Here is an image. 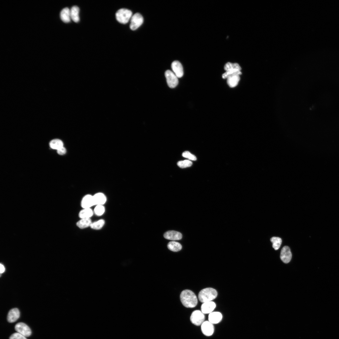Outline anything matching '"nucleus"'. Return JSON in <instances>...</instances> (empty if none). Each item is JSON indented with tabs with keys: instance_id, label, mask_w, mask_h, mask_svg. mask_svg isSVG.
<instances>
[{
	"instance_id": "obj_1",
	"label": "nucleus",
	"mask_w": 339,
	"mask_h": 339,
	"mask_svg": "<svg viewBox=\"0 0 339 339\" xmlns=\"http://www.w3.org/2000/svg\"><path fill=\"white\" fill-rule=\"evenodd\" d=\"M180 298L182 304L187 308H193L196 306L198 303L197 298L191 291L185 289L181 292Z\"/></svg>"
},
{
	"instance_id": "obj_2",
	"label": "nucleus",
	"mask_w": 339,
	"mask_h": 339,
	"mask_svg": "<svg viewBox=\"0 0 339 339\" xmlns=\"http://www.w3.org/2000/svg\"><path fill=\"white\" fill-rule=\"evenodd\" d=\"M218 293L214 289L207 288L202 289L198 295L199 301L202 303L212 301L217 297Z\"/></svg>"
},
{
	"instance_id": "obj_3",
	"label": "nucleus",
	"mask_w": 339,
	"mask_h": 339,
	"mask_svg": "<svg viewBox=\"0 0 339 339\" xmlns=\"http://www.w3.org/2000/svg\"><path fill=\"white\" fill-rule=\"evenodd\" d=\"M132 12L130 10L124 8L119 9L116 13V17L117 20L122 24L127 23L132 16Z\"/></svg>"
},
{
	"instance_id": "obj_4",
	"label": "nucleus",
	"mask_w": 339,
	"mask_h": 339,
	"mask_svg": "<svg viewBox=\"0 0 339 339\" xmlns=\"http://www.w3.org/2000/svg\"><path fill=\"white\" fill-rule=\"evenodd\" d=\"M190 320L192 324L196 326H201L205 321V316L201 310L194 311L190 316Z\"/></svg>"
},
{
	"instance_id": "obj_5",
	"label": "nucleus",
	"mask_w": 339,
	"mask_h": 339,
	"mask_svg": "<svg viewBox=\"0 0 339 339\" xmlns=\"http://www.w3.org/2000/svg\"><path fill=\"white\" fill-rule=\"evenodd\" d=\"M167 83L170 88L176 87L178 83V78L175 74L170 70H167L165 73Z\"/></svg>"
},
{
	"instance_id": "obj_6",
	"label": "nucleus",
	"mask_w": 339,
	"mask_h": 339,
	"mask_svg": "<svg viewBox=\"0 0 339 339\" xmlns=\"http://www.w3.org/2000/svg\"><path fill=\"white\" fill-rule=\"evenodd\" d=\"M130 20V27L132 30L137 29L142 24L143 21V16L139 13H136L132 15Z\"/></svg>"
},
{
	"instance_id": "obj_7",
	"label": "nucleus",
	"mask_w": 339,
	"mask_h": 339,
	"mask_svg": "<svg viewBox=\"0 0 339 339\" xmlns=\"http://www.w3.org/2000/svg\"><path fill=\"white\" fill-rule=\"evenodd\" d=\"M201 328L203 334L207 336H212L214 332V325L208 320L205 321L201 325Z\"/></svg>"
},
{
	"instance_id": "obj_8",
	"label": "nucleus",
	"mask_w": 339,
	"mask_h": 339,
	"mask_svg": "<svg viewBox=\"0 0 339 339\" xmlns=\"http://www.w3.org/2000/svg\"><path fill=\"white\" fill-rule=\"evenodd\" d=\"M15 330L17 332L25 337L29 336L31 334V331L30 327L25 324L23 322L17 323L15 326Z\"/></svg>"
},
{
	"instance_id": "obj_9",
	"label": "nucleus",
	"mask_w": 339,
	"mask_h": 339,
	"mask_svg": "<svg viewBox=\"0 0 339 339\" xmlns=\"http://www.w3.org/2000/svg\"><path fill=\"white\" fill-rule=\"evenodd\" d=\"M292 253L290 248L287 246H285L282 248L280 255L281 260L285 263H289L292 258Z\"/></svg>"
},
{
	"instance_id": "obj_10",
	"label": "nucleus",
	"mask_w": 339,
	"mask_h": 339,
	"mask_svg": "<svg viewBox=\"0 0 339 339\" xmlns=\"http://www.w3.org/2000/svg\"><path fill=\"white\" fill-rule=\"evenodd\" d=\"M81 205L83 208H90L95 205L93 196L90 194L84 196L81 201Z\"/></svg>"
},
{
	"instance_id": "obj_11",
	"label": "nucleus",
	"mask_w": 339,
	"mask_h": 339,
	"mask_svg": "<svg viewBox=\"0 0 339 339\" xmlns=\"http://www.w3.org/2000/svg\"><path fill=\"white\" fill-rule=\"evenodd\" d=\"M173 72L178 78H180L183 75V70L181 63L178 61L173 62L171 65Z\"/></svg>"
},
{
	"instance_id": "obj_12",
	"label": "nucleus",
	"mask_w": 339,
	"mask_h": 339,
	"mask_svg": "<svg viewBox=\"0 0 339 339\" xmlns=\"http://www.w3.org/2000/svg\"><path fill=\"white\" fill-rule=\"evenodd\" d=\"M216 307L215 303L212 301L203 303L201 309V311L204 314H209L213 312Z\"/></svg>"
},
{
	"instance_id": "obj_13",
	"label": "nucleus",
	"mask_w": 339,
	"mask_h": 339,
	"mask_svg": "<svg viewBox=\"0 0 339 339\" xmlns=\"http://www.w3.org/2000/svg\"><path fill=\"white\" fill-rule=\"evenodd\" d=\"M223 315L219 312L213 311L209 314L208 321L213 324H217L220 323L222 320Z\"/></svg>"
},
{
	"instance_id": "obj_14",
	"label": "nucleus",
	"mask_w": 339,
	"mask_h": 339,
	"mask_svg": "<svg viewBox=\"0 0 339 339\" xmlns=\"http://www.w3.org/2000/svg\"><path fill=\"white\" fill-rule=\"evenodd\" d=\"M164 236L165 238L167 239L176 240L181 239L182 236L181 234L179 232L170 230L164 233Z\"/></svg>"
},
{
	"instance_id": "obj_15",
	"label": "nucleus",
	"mask_w": 339,
	"mask_h": 339,
	"mask_svg": "<svg viewBox=\"0 0 339 339\" xmlns=\"http://www.w3.org/2000/svg\"><path fill=\"white\" fill-rule=\"evenodd\" d=\"M19 316L20 312L19 309L16 308L12 309L8 313L7 320L9 323L14 322L19 319Z\"/></svg>"
},
{
	"instance_id": "obj_16",
	"label": "nucleus",
	"mask_w": 339,
	"mask_h": 339,
	"mask_svg": "<svg viewBox=\"0 0 339 339\" xmlns=\"http://www.w3.org/2000/svg\"><path fill=\"white\" fill-rule=\"evenodd\" d=\"M94 204L97 205H103L106 202L107 198L105 195L103 193L98 192L93 196Z\"/></svg>"
},
{
	"instance_id": "obj_17",
	"label": "nucleus",
	"mask_w": 339,
	"mask_h": 339,
	"mask_svg": "<svg viewBox=\"0 0 339 339\" xmlns=\"http://www.w3.org/2000/svg\"><path fill=\"white\" fill-rule=\"evenodd\" d=\"M60 16L61 20L64 22L66 23L69 22L71 19L70 10L67 7L64 8L60 12Z\"/></svg>"
},
{
	"instance_id": "obj_18",
	"label": "nucleus",
	"mask_w": 339,
	"mask_h": 339,
	"mask_svg": "<svg viewBox=\"0 0 339 339\" xmlns=\"http://www.w3.org/2000/svg\"><path fill=\"white\" fill-rule=\"evenodd\" d=\"M227 83L231 88L236 87L240 80L239 75L234 74L229 76L227 78Z\"/></svg>"
},
{
	"instance_id": "obj_19",
	"label": "nucleus",
	"mask_w": 339,
	"mask_h": 339,
	"mask_svg": "<svg viewBox=\"0 0 339 339\" xmlns=\"http://www.w3.org/2000/svg\"><path fill=\"white\" fill-rule=\"evenodd\" d=\"M70 10L71 19L75 22H78L80 20L79 8L77 6H74Z\"/></svg>"
},
{
	"instance_id": "obj_20",
	"label": "nucleus",
	"mask_w": 339,
	"mask_h": 339,
	"mask_svg": "<svg viewBox=\"0 0 339 339\" xmlns=\"http://www.w3.org/2000/svg\"><path fill=\"white\" fill-rule=\"evenodd\" d=\"M92 223L90 218H81L78 221L76 224L80 229H84L90 227Z\"/></svg>"
},
{
	"instance_id": "obj_21",
	"label": "nucleus",
	"mask_w": 339,
	"mask_h": 339,
	"mask_svg": "<svg viewBox=\"0 0 339 339\" xmlns=\"http://www.w3.org/2000/svg\"><path fill=\"white\" fill-rule=\"evenodd\" d=\"M94 213V211L91 208H83L79 212L78 216L81 219L90 218Z\"/></svg>"
},
{
	"instance_id": "obj_22",
	"label": "nucleus",
	"mask_w": 339,
	"mask_h": 339,
	"mask_svg": "<svg viewBox=\"0 0 339 339\" xmlns=\"http://www.w3.org/2000/svg\"><path fill=\"white\" fill-rule=\"evenodd\" d=\"M167 247L170 250L173 252H178L182 249L181 245L179 242L172 241L170 242L168 244Z\"/></svg>"
},
{
	"instance_id": "obj_23",
	"label": "nucleus",
	"mask_w": 339,
	"mask_h": 339,
	"mask_svg": "<svg viewBox=\"0 0 339 339\" xmlns=\"http://www.w3.org/2000/svg\"><path fill=\"white\" fill-rule=\"evenodd\" d=\"M50 147L52 149L58 150L63 147L62 142L59 139H56L51 141L49 143Z\"/></svg>"
},
{
	"instance_id": "obj_24",
	"label": "nucleus",
	"mask_w": 339,
	"mask_h": 339,
	"mask_svg": "<svg viewBox=\"0 0 339 339\" xmlns=\"http://www.w3.org/2000/svg\"><path fill=\"white\" fill-rule=\"evenodd\" d=\"M105 223V221L104 219H100L96 221L92 222L90 227L94 230H100L104 226Z\"/></svg>"
},
{
	"instance_id": "obj_25",
	"label": "nucleus",
	"mask_w": 339,
	"mask_h": 339,
	"mask_svg": "<svg viewBox=\"0 0 339 339\" xmlns=\"http://www.w3.org/2000/svg\"><path fill=\"white\" fill-rule=\"evenodd\" d=\"M270 240L272 244L273 248L276 250H278L281 245V239L279 237H273L271 238Z\"/></svg>"
},
{
	"instance_id": "obj_26",
	"label": "nucleus",
	"mask_w": 339,
	"mask_h": 339,
	"mask_svg": "<svg viewBox=\"0 0 339 339\" xmlns=\"http://www.w3.org/2000/svg\"><path fill=\"white\" fill-rule=\"evenodd\" d=\"M241 74L240 70L237 69H231L226 71L222 75L223 79L227 78L229 76L234 74L240 75Z\"/></svg>"
},
{
	"instance_id": "obj_27",
	"label": "nucleus",
	"mask_w": 339,
	"mask_h": 339,
	"mask_svg": "<svg viewBox=\"0 0 339 339\" xmlns=\"http://www.w3.org/2000/svg\"><path fill=\"white\" fill-rule=\"evenodd\" d=\"M94 213L98 216L103 215L105 211V208L103 205H96L94 210Z\"/></svg>"
},
{
	"instance_id": "obj_28",
	"label": "nucleus",
	"mask_w": 339,
	"mask_h": 339,
	"mask_svg": "<svg viewBox=\"0 0 339 339\" xmlns=\"http://www.w3.org/2000/svg\"><path fill=\"white\" fill-rule=\"evenodd\" d=\"M233 69H237L240 70H241V67L237 63L228 62L224 65V69L226 71Z\"/></svg>"
},
{
	"instance_id": "obj_29",
	"label": "nucleus",
	"mask_w": 339,
	"mask_h": 339,
	"mask_svg": "<svg viewBox=\"0 0 339 339\" xmlns=\"http://www.w3.org/2000/svg\"><path fill=\"white\" fill-rule=\"evenodd\" d=\"M192 164V162L188 160L180 161L178 162L177 163L178 166L182 168L190 167Z\"/></svg>"
},
{
	"instance_id": "obj_30",
	"label": "nucleus",
	"mask_w": 339,
	"mask_h": 339,
	"mask_svg": "<svg viewBox=\"0 0 339 339\" xmlns=\"http://www.w3.org/2000/svg\"><path fill=\"white\" fill-rule=\"evenodd\" d=\"M182 156L185 158H187L192 160L195 161L196 160V157L188 151L184 152L182 154Z\"/></svg>"
},
{
	"instance_id": "obj_31",
	"label": "nucleus",
	"mask_w": 339,
	"mask_h": 339,
	"mask_svg": "<svg viewBox=\"0 0 339 339\" xmlns=\"http://www.w3.org/2000/svg\"><path fill=\"white\" fill-rule=\"evenodd\" d=\"M9 339H27L25 336L17 332L11 335Z\"/></svg>"
},
{
	"instance_id": "obj_32",
	"label": "nucleus",
	"mask_w": 339,
	"mask_h": 339,
	"mask_svg": "<svg viewBox=\"0 0 339 339\" xmlns=\"http://www.w3.org/2000/svg\"><path fill=\"white\" fill-rule=\"evenodd\" d=\"M57 150V153L60 155H63L65 154L66 152V149L63 146Z\"/></svg>"
},
{
	"instance_id": "obj_33",
	"label": "nucleus",
	"mask_w": 339,
	"mask_h": 339,
	"mask_svg": "<svg viewBox=\"0 0 339 339\" xmlns=\"http://www.w3.org/2000/svg\"><path fill=\"white\" fill-rule=\"evenodd\" d=\"M0 272L1 273H3L5 271V267H4V266H3V264H0Z\"/></svg>"
}]
</instances>
